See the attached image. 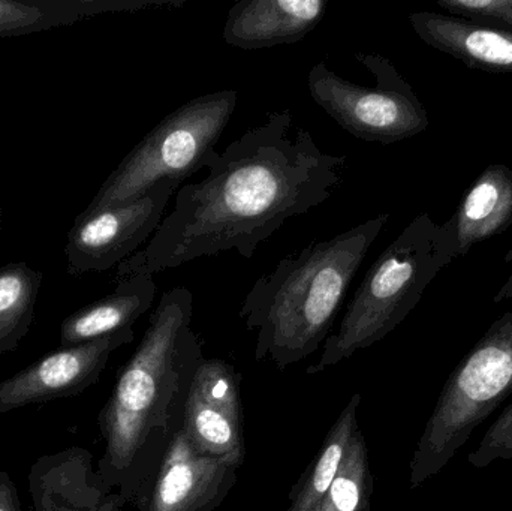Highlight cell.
<instances>
[{"instance_id": "1", "label": "cell", "mask_w": 512, "mask_h": 511, "mask_svg": "<svg viewBox=\"0 0 512 511\" xmlns=\"http://www.w3.org/2000/svg\"><path fill=\"white\" fill-rule=\"evenodd\" d=\"M346 156L321 150L291 110L215 153L201 182L177 192L146 248L117 266L116 279L153 276L204 257L236 251L252 258L288 219L324 204L342 185Z\"/></svg>"}, {"instance_id": "2", "label": "cell", "mask_w": 512, "mask_h": 511, "mask_svg": "<svg viewBox=\"0 0 512 511\" xmlns=\"http://www.w3.org/2000/svg\"><path fill=\"white\" fill-rule=\"evenodd\" d=\"M192 315L194 296L188 288L162 293L137 350L99 411L105 450L96 473L125 506L141 500L182 429L189 387L204 360Z\"/></svg>"}, {"instance_id": "3", "label": "cell", "mask_w": 512, "mask_h": 511, "mask_svg": "<svg viewBox=\"0 0 512 511\" xmlns=\"http://www.w3.org/2000/svg\"><path fill=\"white\" fill-rule=\"evenodd\" d=\"M382 213L282 258L255 282L240 309L256 332V360L286 369L325 344L364 258L387 225Z\"/></svg>"}, {"instance_id": "4", "label": "cell", "mask_w": 512, "mask_h": 511, "mask_svg": "<svg viewBox=\"0 0 512 511\" xmlns=\"http://www.w3.org/2000/svg\"><path fill=\"white\" fill-rule=\"evenodd\" d=\"M456 257L453 222L438 225L427 213L417 216L367 270L339 329L328 336L307 375L333 368L390 335Z\"/></svg>"}, {"instance_id": "5", "label": "cell", "mask_w": 512, "mask_h": 511, "mask_svg": "<svg viewBox=\"0 0 512 511\" xmlns=\"http://www.w3.org/2000/svg\"><path fill=\"white\" fill-rule=\"evenodd\" d=\"M512 395V312L502 315L448 378L411 461V489L441 473Z\"/></svg>"}, {"instance_id": "6", "label": "cell", "mask_w": 512, "mask_h": 511, "mask_svg": "<svg viewBox=\"0 0 512 511\" xmlns=\"http://www.w3.org/2000/svg\"><path fill=\"white\" fill-rule=\"evenodd\" d=\"M236 90L197 96L165 116L107 177L84 212L144 197L156 183H182L207 168L237 107Z\"/></svg>"}, {"instance_id": "7", "label": "cell", "mask_w": 512, "mask_h": 511, "mask_svg": "<svg viewBox=\"0 0 512 511\" xmlns=\"http://www.w3.org/2000/svg\"><path fill=\"white\" fill-rule=\"evenodd\" d=\"M354 57L372 72L375 84L352 83L318 62L307 77L313 101L340 128L367 143L393 144L426 131V108L390 60L369 53Z\"/></svg>"}, {"instance_id": "8", "label": "cell", "mask_w": 512, "mask_h": 511, "mask_svg": "<svg viewBox=\"0 0 512 511\" xmlns=\"http://www.w3.org/2000/svg\"><path fill=\"white\" fill-rule=\"evenodd\" d=\"M180 183L165 179L144 197L77 216L68 234V275L105 272L135 254L164 221V212Z\"/></svg>"}, {"instance_id": "9", "label": "cell", "mask_w": 512, "mask_h": 511, "mask_svg": "<svg viewBox=\"0 0 512 511\" xmlns=\"http://www.w3.org/2000/svg\"><path fill=\"white\" fill-rule=\"evenodd\" d=\"M180 431L201 455L227 459L242 467L246 458L240 375L221 359L198 366Z\"/></svg>"}, {"instance_id": "10", "label": "cell", "mask_w": 512, "mask_h": 511, "mask_svg": "<svg viewBox=\"0 0 512 511\" xmlns=\"http://www.w3.org/2000/svg\"><path fill=\"white\" fill-rule=\"evenodd\" d=\"M134 329L45 354L0 381V416L56 399L72 398L98 383L114 351L134 341Z\"/></svg>"}, {"instance_id": "11", "label": "cell", "mask_w": 512, "mask_h": 511, "mask_svg": "<svg viewBox=\"0 0 512 511\" xmlns=\"http://www.w3.org/2000/svg\"><path fill=\"white\" fill-rule=\"evenodd\" d=\"M239 468L227 459L201 455L179 431L135 506L140 511H213L236 485Z\"/></svg>"}, {"instance_id": "12", "label": "cell", "mask_w": 512, "mask_h": 511, "mask_svg": "<svg viewBox=\"0 0 512 511\" xmlns=\"http://www.w3.org/2000/svg\"><path fill=\"white\" fill-rule=\"evenodd\" d=\"M327 14L325 0H240L228 11L222 36L242 50L294 44Z\"/></svg>"}, {"instance_id": "13", "label": "cell", "mask_w": 512, "mask_h": 511, "mask_svg": "<svg viewBox=\"0 0 512 511\" xmlns=\"http://www.w3.org/2000/svg\"><path fill=\"white\" fill-rule=\"evenodd\" d=\"M409 23L430 47L493 74L512 72V30L436 12H412Z\"/></svg>"}, {"instance_id": "14", "label": "cell", "mask_w": 512, "mask_h": 511, "mask_svg": "<svg viewBox=\"0 0 512 511\" xmlns=\"http://www.w3.org/2000/svg\"><path fill=\"white\" fill-rule=\"evenodd\" d=\"M29 489L35 511H99L110 495L92 453L80 447L38 459L30 468Z\"/></svg>"}, {"instance_id": "15", "label": "cell", "mask_w": 512, "mask_h": 511, "mask_svg": "<svg viewBox=\"0 0 512 511\" xmlns=\"http://www.w3.org/2000/svg\"><path fill=\"white\" fill-rule=\"evenodd\" d=\"M116 284L113 293L63 320L60 347H75L132 329L150 311L158 293L153 276H134Z\"/></svg>"}, {"instance_id": "16", "label": "cell", "mask_w": 512, "mask_h": 511, "mask_svg": "<svg viewBox=\"0 0 512 511\" xmlns=\"http://www.w3.org/2000/svg\"><path fill=\"white\" fill-rule=\"evenodd\" d=\"M453 222L457 257L507 230L512 222V171L490 165L468 189Z\"/></svg>"}, {"instance_id": "17", "label": "cell", "mask_w": 512, "mask_h": 511, "mask_svg": "<svg viewBox=\"0 0 512 511\" xmlns=\"http://www.w3.org/2000/svg\"><path fill=\"white\" fill-rule=\"evenodd\" d=\"M180 5L162 0H0V38L72 26L108 12H134L150 6Z\"/></svg>"}, {"instance_id": "18", "label": "cell", "mask_w": 512, "mask_h": 511, "mask_svg": "<svg viewBox=\"0 0 512 511\" xmlns=\"http://www.w3.org/2000/svg\"><path fill=\"white\" fill-rule=\"evenodd\" d=\"M361 396L354 395L337 417L330 432L325 437L324 444L319 450L313 464L298 482L294 494H291V509L289 511H316L325 494L330 489L334 477L339 473L349 447L358 431V407Z\"/></svg>"}, {"instance_id": "19", "label": "cell", "mask_w": 512, "mask_h": 511, "mask_svg": "<svg viewBox=\"0 0 512 511\" xmlns=\"http://www.w3.org/2000/svg\"><path fill=\"white\" fill-rule=\"evenodd\" d=\"M42 279L27 263L0 269V357L17 350L32 327Z\"/></svg>"}, {"instance_id": "20", "label": "cell", "mask_w": 512, "mask_h": 511, "mask_svg": "<svg viewBox=\"0 0 512 511\" xmlns=\"http://www.w3.org/2000/svg\"><path fill=\"white\" fill-rule=\"evenodd\" d=\"M372 494L369 450L358 429L339 473L316 511H372Z\"/></svg>"}, {"instance_id": "21", "label": "cell", "mask_w": 512, "mask_h": 511, "mask_svg": "<svg viewBox=\"0 0 512 511\" xmlns=\"http://www.w3.org/2000/svg\"><path fill=\"white\" fill-rule=\"evenodd\" d=\"M512 459V402L487 429L477 449L469 455L472 467L486 468L498 461Z\"/></svg>"}, {"instance_id": "22", "label": "cell", "mask_w": 512, "mask_h": 511, "mask_svg": "<svg viewBox=\"0 0 512 511\" xmlns=\"http://www.w3.org/2000/svg\"><path fill=\"white\" fill-rule=\"evenodd\" d=\"M0 511H21L17 486L5 471H0Z\"/></svg>"}, {"instance_id": "23", "label": "cell", "mask_w": 512, "mask_h": 511, "mask_svg": "<svg viewBox=\"0 0 512 511\" xmlns=\"http://www.w3.org/2000/svg\"><path fill=\"white\" fill-rule=\"evenodd\" d=\"M123 506H125V504L120 500L119 495L110 494L108 495L107 500H105V503L102 504L99 511H122Z\"/></svg>"}, {"instance_id": "24", "label": "cell", "mask_w": 512, "mask_h": 511, "mask_svg": "<svg viewBox=\"0 0 512 511\" xmlns=\"http://www.w3.org/2000/svg\"><path fill=\"white\" fill-rule=\"evenodd\" d=\"M496 23L507 24V26H510L512 29V3L510 8H508L507 11L504 12V14L499 15V18L498 20H496Z\"/></svg>"}, {"instance_id": "25", "label": "cell", "mask_w": 512, "mask_h": 511, "mask_svg": "<svg viewBox=\"0 0 512 511\" xmlns=\"http://www.w3.org/2000/svg\"><path fill=\"white\" fill-rule=\"evenodd\" d=\"M2 219H3V210H2V207H0V227H2Z\"/></svg>"}]
</instances>
